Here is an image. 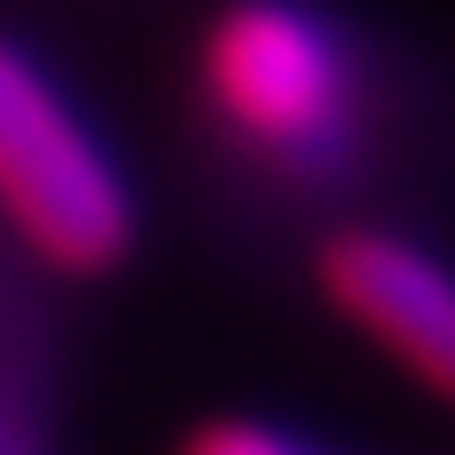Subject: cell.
Returning <instances> with one entry per match:
<instances>
[{"label": "cell", "mask_w": 455, "mask_h": 455, "mask_svg": "<svg viewBox=\"0 0 455 455\" xmlns=\"http://www.w3.org/2000/svg\"><path fill=\"white\" fill-rule=\"evenodd\" d=\"M197 99L266 167H334L357 145V61L296 0H228L197 38Z\"/></svg>", "instance_id": "1"}, {"label": "cell", "mask_w": 455, "mask_h": 455, "mask_svg": "<svg viewBox=\"0 0 455 455\" xmlns=\"http://www.w3.org/2000/svg\"><path fill=\"white\" fill-rule=\"evenodd\" d=\"M182 455H319V448H304V440L274 433L259 418H212V425H197L182 440Z\"/></svg>", "instance_id": "4"}, {"label": "cell", "mask_w": 455, "mask_h": 455, "mask_svg": "<svg viewBox=\"0 0 455 455\" xmlns=\"http://www.w3.org/2000/svg\"><path fill=\"white\" fill-rule=\"evenodd\" d=\"M319 296L410 387L455 403V266L395 228H334L319 243Z\"/></svg>", "instance_id": "3"}, {"label": "cell", "mask_w": 455, "mask_h": 455, "mask_svg": "<svg viewBox=\"0 0 455 455\" xmlns=\"http://www.w3.org/2000/svg\"><path fill=\"white\" fill-rule=\"evenodd\" d=\"M0 220L53 274H114L137 243V197L76 99L0 38Z\"/></svg>", "instance_id": "2"}]
</instances>
